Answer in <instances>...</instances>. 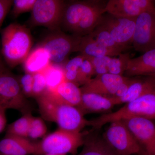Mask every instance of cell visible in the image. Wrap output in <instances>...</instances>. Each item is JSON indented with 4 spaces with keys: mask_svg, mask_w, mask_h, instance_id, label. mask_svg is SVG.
Listing matches in <instances>:
<instances>
[{
    "mask_svg": "<svg viewBox=\"0 0 155 155\" xmlns=\"http://www.w3.org/2000/svg\"><path fill=\"white\" fill-rule=\"evenodd\" d=\"M106 5L103 1L96 0L66 2L61 27L75 36L91 33L106 13Z\"/></svg>",
    "mask_w": 155,
    "mask_h": 155,
    "instance_id": "cell-1",
    "label": "cell"
},
{
    "mask_svg": "<svg viewBox=\"0 0 155 155\" xmlns=\"http://www.w3.org/2000/svg\"><path fill=\"white\" fill-rule=\"evenodd\" d=\"M35 99L42 117L56 123L60 129L81 132L88 126V120L78 108L61 101L53 92L46 91Z\"/></svg>",
    "mask_w": 155,
    "mask_h": 155,
    "instance_id": "cell-2",
    "label": "cell"
},
{
    "mask_svg": "<svg viewBox=\"0 0 155 155\" xmlns=\"http://www.w3.org/2000/svg\"><path fill=\"white\" fill-rule=\"evenodd\" d=\"M1 55L7 66L14 68L22 64L32 45L30 30L17 22L11 23L1 31Z\"/></svg>",
    "mask_w": 155,
    "mask_h": 155,
    "instance_id": "cell-3",
    "label": "cell"
},
{
    "mask_svg": "<svg viewBox=\"0 0 155 155\" xmlns=\"http://www.w3.org/2000/svg\"><path fill=\"white\" fill-rule=\"evenodd\" d=\"M135 117L155 119V88L125 104L118 110L88 120V126H91L92 129L101 130L108 123Z\"/></svg>",
    "mask_w": 155,
    "mask_h": 155,
    "instance_id": "cell-4",
    "label": "cell"
},
{
    "mask_svg": "<svg viewBox=\"0 0 155 155\" xmlns=\"http://www.w3.org/2000/svg\"><path fill=\"white\" fill-rule=\"evenodd\" d=\"M0 107L17 110L24 114L30 113V106L22 93L18 78L14 76L0 59Z\"/></svg>",
    "mask_w": 155,
    "mask_h": 155,
    "instance_id": "cell-5",
    "label": "cell"
},
{
    "mask_svg": "<svg viewBox=\"0 0 155 155\" xmlns=\"http://www.w3.org/2000/svg\"><path fill=\"white\" fill-rule=\"evenodd\" d=\"M85 133L59 129L38 143L40 155L46 154H74L82 146Z\"/></svg>",
    "mask_w": 155,
    "mask_h": 155,
    "instance_id": "cell-6",
    "label": "cell"
},
{
    "mask_svg": "<svg viewBox=\"0 0 155 155\" xmlns=\"http://www.w3.org/2000/svg\"><path fill=\"white\" fill-rule=\"evenodd\" d=\"M102 135L108 145L119 155H146L122 120L111 122Z\"/></svg>",
    "mask_w": 155,
    "mask_h": 155,
    "instance_id": "cell-7",
    "label": "cell"
},
{
    "mask_svg": "<svg viewBox=\"0 0 155 155\" xmlns=\"http://www.w3.org/2000/svg\"><path fill=\"white\" fill-rule=\"evenodd\" d=\"M65 4L61 0H36L31 11L30 24L51 31L60 30Z\"/></svg>",
    "mask_w": 155,
    "mask_h": 155,
    "instance_id": "cell-8",
    "label": "cell"
},
{
    "mask_svg": "<svg viewBox=\"0 0 155 155\" xmlns=\"http://www.w3.org/2000/svg\"><path fill=\"white\" fill-rule=\"evenodd\" d=\"M80 37L70 35L60 30L51 31L39 45L49 54L51 63L60 64L71 53L76 52Z\"/></svg>",
    "mask_w": 155,
    "mask_h": 155,
    "instance_id": "cell-9",
    "label": "cell"
},
{
    "mask_svg": "<svg viewBox=\"0 0 155 155\" xmlns=\"http://www.w3.org/2000/svg\"><path fill=\"white\" fill-rule=\"evenodd\" d=\"M135 51L145 53L155 49V13L144 12L135 20L131 42Z\"/></svg>",
    "mask_w": 155,
    "mask_h": 155,
    "instance_id": "cell-10",
    "label": "cell"
},
{
    "mask_svg": "<svg viewBox=\"0 0 155 155\" xmlns=\"http://www.w3.org/2000/svg\"><path fill=\"white\" fill-rule=\"evenodd\" d=\"M135 20L108 14L103 15L98 25L107 30L118 44L128 49L132 42Z\"/></svg>",
    "mask_w": 155,
    "mask_h": 155,
    "instance_id": "cell-11",
    "label": "cell"
},
{
    "mask_svg": "<svg viewBox=\"0 0 155 155\" xmlns=\"http://www.w3.org/2000/svg\"><path fill=\"white\" fill-rule=\"evenodd\" d=\"M146 155H155V123L151 119L135 117L122 120Z\"/></svg>",
    "mask_w": 155,
    "mask_h": 155,
    "instance_id": "cell-12",
    "label": "cell"
},
{
    "mask_svg": "<svg viewBox=\"0 0 155 155\" xmlns=\"http://www.w3.org/2000/svg\"><path fill=\"white\" fill-rule=\"evenodd\" d=\"M105 10L115 17L136 19L144 12L155 13V6L151 0H109Z\"/></svg>",
    "mask_w": 155,
    "mask_h": 155,
    "instance_id": "cell-13",
    "label": "cell"
},
{
    "mask_svg": "<svg viewBox=\"0 0 155 155\" xmlns=\"http://www.w3.org/2000/svg\"><path fill=\"white\" fill-rule=\"evenodd\" d=\"M127 77L107 73L92 78L81 87L82 92H91L112 97Z\"/></svg>",
    "mask_w": 155,
    "mask_h": 155,
    "instance_id": "cell-14",
    "label": "cell"
},
{
    "mask_svg": "<svg viewBox=\"0 0 155 155\" xmlns=\"http://www.w3.org/2000/svg\"><path fill=\"white\" fill-rule=\"evenodd\" d=\"M2 155H40L38 143L32 142L26 137L6 134L0 141Z\"/></svg>",
    "mask_w": 155,
    "mask_h": 155,
    "instance_id": "cell-15",
    "label": "cell"
},
{
    "mask_svg": "<svg viewBox=\"0 0 155 155\" xmlns=\"http://www.w3.org/2000/svg\"><path fill=\"white\" fill-rule=\"evenodd\" d=\"M124 76H155V49L143 53L141 55L129 59Z\"/></svg>",
    "mask_w": 155,
    "mask_h": 155,
    "instance_id": "cell-16",
    "label": "cell"
},
{
    "mask_svg": "<svg viewBox=\"0 0 155 155\" xmlns=\"http://www.w3.org/2000/svg\"><path fill=\"white\" fill-rule=\"evenodd\" d=\"M82 92L79 109L84 115L90 114H107L110 113L115 104L110 97L91 92Z\"/></svg>",
    "mask_w": 155,
    "mask_h": 155,
    "instance_id": "cell-17",
    "label": "cell"
},
{
    "mask_svg": "<svg viewBox=\"0 0 155 155\" xmlns=\"http://www.w3.org/2000/svg\"><path fill=\"white\" fill-rule=\"evenodd\" d=\"M100 130L85 133L83 148L78 155H119L106 142Z\"/></svg>",
    "mask_w": 155,
    "mask_h": 155,
    "instance_id": "cell-18",
    "label": "cell"
},
{
    "mask_svg": "<svg viewBox=\"0 0 155 155\" xmlns=\"http://www.w3.org/2000/svg\"><path fill=\"white\" fill-rule=\"evenodd\" d=\"M155 88V78L150 76H137L134 77L133 82L125 95L119 98L111 97L114 100L115 105L127 104Z\"/></svg>",
    "mask_w": 155,
    "mask_h": 155,
    "instance_id": "cell-19",
    "label": "cell"
},
{
    "mask_svg": "<svg viewBox=\"0 0 155 155\" xmlns=\"http://www.w3.org/2000/svg\"><path fill=\"white\" fill-rule=\"evenodd\" d=\"M80 52L81 54L86 58L97 57H118L119 54L108 49L99 43L89 34L85 36L80 37L76 52Z\"/></svg>",
    "mask_w": 155,
    "mask_h": 155,
    "instance_id": "cell-20",
    "label": "cell"
},
{
    "mask_svg": "<svg viewBox=\"0 0 155 155\" xmlns=\"http://www.w3.org/2000/svg\"><path fill=\"white\" fill-rule=\"evenodd\" d=\"M51 64L48 53L39 45L31 51L22 63L25 72L32 74L43 72Z\"/></svg>",
    "mask_w": 155,
    "mask_h": 155,
    "instance_id": "cell-21",
    "label": "cell"
},
{
    "mask_svg": "<svg viewBox=\"0 0 155 155\" xmlns=\"http://www.w3.org/2000/svg\"><path fill=\"white\" fill-rule=\"evenodd\" d=\"M53 92L61 101L79 109L81 102L82 92L77 84L65 81Z\"/></svg>",
    "mask_w": 155,
    "mask_h": 155,
    "instance_id": "cell-22",
    "label": "cell"
},
{
    "mask_svg": "<svg viewBox=\"0 0 155 155\" xmlns=\"http://www.w3.org/2000/svg\"><path fill=\"white\" fill-rule=\"evenodd\" d=\"M43 72L46 80V91L54 92L60 84L65 81L64 68L60 64L51 63Z\"/></svg>",
    "mask_w": 155,
    "mask_h": 155,
    "instance_id": "cell-23",
    "label": "cell"
},
{
    "mask_svg": "<svg viewBox=\"0 0 155 155\" xmlns=\"http://www.w3.org/2000/svg\"><path fill=\"white\" fill-rule=\"evenodd\" d=\"M90 34L100 44L119 54L127 49L116 43L110 34L101 25H98Z\"/></svg>",
    "mask_w": 155,
    "mask_h": 155,
    "instance_id": "cell-24",
    "label": "cell"
},
{
    "mask_svg": "<svg viewBox=\"0 0 155 155\" xmlns=\"http://www.w3.org/2000/svg\"><path fill=\"white\" fill-rule=\"evenodd\" d=\"M32 117L30 113L23 114L22 117L9 125L6 134L27 138Z\"/></svg>",
    "mask_w": 155,
    "mask_h": 155,
    "instance_id": "cell-25",
    "label": "cell"
},
{
    "mask_svg": "<svg viewBox=\"0 0 155 155\" xmlns=\"http://www.w3.org/2000/svg\"><path fill=\"white\" fill-rule=\"evenodd\" d=\"M130 58V54L128 53H122L117 58L112 57L108 66V73L124 76L127 63Z\"/></svg>",
    "mask_w": 155,
    "mask_h": 155,
    "instance_id": "cell-26",
    "label": "cell"
},
{
    "mask_svg": "<svg viewBox=\"0 0 155 155\" xmlns=\"http://www.w3.org/2000/svg\"><path fill=\"white\" fill-rule=\"evenodd\" d=\"M47 131V127L43 119L32 116L28 130V137L32 139L41 138Z\"/></svg>",
    "mask_w": 155,
    "mask_h": 155,
    "instance_id": "cell-27",
    "label": "cell"
},
{
    "mask_svg": "<svg viewBox=\"0 0 155 155\" xmlns=\"http://www.w3.org/2000/svg\"><path fill=\"white\" fill-rule=\"evenodd\" d=\"M94 75V69L91 61L88 58H85L81 67L78 71L77 85L82 86L91 80Z\"/></svg>",
    "mask_w": 155,
    "mask_h": 155,
    "instance_id": "cell-28",
    "label": "cell"
},
{
    "mask_svg": "<svg viewBox=\"0 0 155 155\" xmlns=\"http://www.w3.org/2000/svg\"><path fill=\"white\" fill-rule=\"evenodd\" d=\"M36 0H14L11 10V16L17 18L25 12L32 11Z\"/></svg>",
    "mask_w": 155,
    "mask_h": 155,
    "instance_id": "cell-29",
    "label": "cell"
},
{
    "mask_svg": "<svg viewBox=\"0 0 155 155\" xmlns=\"http://www.w3.org/2000/svg\"><path fill=\"white\" fill-rule=\"evenodd\" d=\"M46 90V80L44 72H38L33 74L32 97L36 98L43 94Z\"/></svg>",
    "mask_w": 155,
    "mask_h": 155,
    "instance_id": "cell-30",
    "label": "cell"
},
{
    "mask_svg": "<svg viewBox=\"0 0 155 155\" xmlns=\"http://www.w3.org/2000/svg\"><path fill=\"white\" fill-rule=\"evenodd\" d=\"M112 58L108 56L97 58H87L90 60L92 64L95 76L108 73V66Z\"/></svg>",
    "mask_w": 155,
    "mask_h": 155,
    "instance_id": "cell-31",
    "label": "cell"
},
{
    "mask_svg": "<svg viewBox=\"0 0 155 155\" xmlns=\"http://www.w3.org/2000/svg\"><path fill=\"white\" fill-rule=\"evenodd\" d=\"M23 94L26 97H32L33 74L25 72L18 79Z\"/></svg>",
    "mask_w": 155,
    "mask_h": 155,
    "instance_id": "cell-32",
    "label": "cell"
},
{
    "mask_svg": "<svg viewBox=\"0 0 155 155\" xmlns=\"http://www.w3.org/2000/svg\"><path fill=\"white\" fill-rule=\"evenodd\" d=\"M85 57L81 54L69 60L64 67V71H78Z\"/></svg>",
    "mask_w": 155,
    "mask_h": 155,
    "instance_id": "cell-33",
    "label": "cell"
},
{
    "mask_svg": "<svg viewBox=\"0 0 155 155\" xmlns=\"http://www.w3.org/2000/svg\"><path fill=\"white\" fill-rule=\"evenodd\" d=\"M13 1L0 0V33L4 20L12 8Z\"/></svg>",
    "mask_w": 155,
    "mask_h": 155,
    "instance_id": "cell-34",
    "label": "cell"
},
{
    "mask_svg": "<svg viewBox=\"0 0 155 155\" xmlns=\"http://www.w3.org/2000/svg\"><path fill=\"white\" fill-rule=\"evenodd\" d=\"M134 77H127L125 81L121 84L115 94L113 96L111 97L114 99L119 98L125 95L127 92L129 87L131 85L134 80Z\"/></svg>",
    "mask_w": 155,
    "mask_h": 155,
    "instance_id": "cell-35",
    "label": "cell"
},
{
    "mask_svg": "<svg viewBox=\"0 0 155 155\" xmlns=\"http://www.w3.org/2000/svg\"><path fill=\"white\" fill-rule=\"evenodd\" d=\"M6 111V109L0 107V133L5 130L7 125Z\"/></svg>",
    "mask_w": 155,
    "mask_h": 155,
    "instance_id": "cell-36",
    "label": "cell"
},
{
    "mask_svg": "<svg viewBox=\"0 0 155 155\" xmlns=\"http://www.w3.org/2000/svg\"><path fill=\"white\" fill-rule=\"evenodd\" d=\"M44 155H59V154H46Z\"/></svg>",
    "mask_w": 155,
    "mask_h": 155,
    "instance_id": "cell-37",
    "label": "cell"
},
{
    "mask_svg": "<svg viewBox=\"0 0 155 155\" xmlns=\"http://www.w3.org/2000/svg\"><path fill=\"white\" fill-rule=\"evenodd\" d=\"M1 57H1V55H0V59H1V58H1Z\"/></svg>",
    "mask_w": 155,
    "mask_h": 155,
    "instance_id": "cell-38",
    "label": "cell"
},
{
    "mask_svg": "<svg viewBox=\"0 0 155 155\" xmlns=\"http://www.w3.org/2000/svg\"><path fill=\"white\" fill-rule=\"evenodd\" d=\"M154 77V78H155V77Z\"/></svg>",
    "mask_w": 155,
    "mask_h": 155,
    "instance_id": "cell-39",
    "label": "cell"
},
{
    "mask_svg": "<svg viewBox=\"0 0 155 155\" xmlns=\"http://www.w3.org/2000/svg\"><path fill=\"white\" fill-rule=\"evenodd\" d=\"M0 155H2L0 154Z\"/></svg>",
    "mask_w": 155,
    "mask_h": 155,
    "instance_id": "cell-40",
    "label": "cell"
}]
</instances>
